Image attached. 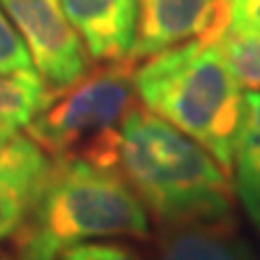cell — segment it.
<instances>
[{
    "mask_svg": "<svg viewBox=\"0 0 260 260\" xmlns=\"http://www.w3.org/2000/svg\"><path fill=\"white\" fill-rule=\"evenodd\" d=\"M234 169V193L260 232V150L237 154Z\"/></svg>",
    "mask_w": 260,
    "mask_h": 260,
    "instance_id": "7c38bea8",
    "label": "cell"
},
{
    "mask_svg": "<svg viewBox=\"0 0 260 260\" xmlns=\"http://www.w3.org/2000/svg\"><path fill=\"white\" fill-rule=\"evenodd\" d=\"M135 65L124 59L89 68L74 85L50 93L26 135L52 160L83 158L115 169L121 121L139 104Z\"/></svg>",
    "mask_w": 260,
    "mask_h": 260,
    "instance_id": "277c9868",
    "label": "cell"
},
{
    "mask_svg": "<svg viewBox=\"0 0 260 260\" xmlns=\"http://www.w3.org/2000/svg\"><path fill=\"white\" fill-rule=\"evenodd\" d=\"M48 98L50 91L39 74H0V124L26 128Z\"/></svg>",
    "mask_w": 260,
    "mask_h": 260,
    "instance_id": "30bf717a",
    "label": "cell"
},
{
    "mask_svg": "<svg viewBox=\"0 0 260 260\" xmlns=\"http://www.w3.org/2000/svg\"><path fill=\"white\" fill-rule=\"evenodd\" d=\"M241 89L260 91V37L223 28L215 39Z\"/></svg>",
    "mask_w": 260,
    "mask_h": 260,
    "instance_id": "8fae6325",
    "label": "cell"
},
{
    "mask_svg": "<svg viewBox=\"0 0 260 260\" xmlns=\"http://www.w3.org/2000/svg\"><path fill=\"white\" fill-rule=\"evenodd\" d=\"M70 22L98 63L130 59L139 0H61Z\"/></svg>",
    "mask_w": 260,
    "mask_h": 260,
    "instance_id": "52a82bcc",
    "label": "cell"
},
{
    "mask_svg": "<svg viewBox=\"0 0 260 260\" xmlns=\"http://www.w3.org/2000/svg\"><path fill=\"white\" fill-rule=\"evenodd\" d=\"M0 74H37L26 44L0 7Z\"/></svg>",
    "mask_w": 260,
    "mask_h": 260,
    "instance_id": "4fadbf2b",
    "label": "cell"
},
{
    "mask_svg": "<svg viewBox=\"0 0 260 260\" xmlns=\"http://www.w3.org/2000/svg\"><path fill=\"white\" fill-rule=\"evenodd\" d=\"M52 158L20 128L0 124V180L11 186L28 213L50 176Z\"/></svg>",
    "mask_w": 260,
    "mask_h": 260,
    "instance_id": "9c48e42d",
    "label": "cell"
},
{
    "mask_svg": "<svg viewBox=\"0 0 260 260\" xmlns=\"http://www.w3.org/2000/svg\"><path fill=\"white\" fill-rule=\"evenodd\" d=\"M225 28L260 37V0H219Z\"/></svg>",
    "mask_w": 260,
    "mask_h": 260,
    "instance_id": "2e32d148",
    "label": "cell"
},
{
    "mask_svg": "<svg viewBox=\"0 0 260 260\" xmlns=\"http://www.w3.org/2000/svg\"><path fill=\"white\" fill-rule=\"evenodd\" d=\"M156 260H258L232 217L162 228Z\"/></svg>",
    "mask_w": 260,
    "mask_h": 260,
    "instance_id": "ba28073f",
    "label": "cell"
},
{
    "mask_svg": "<svg viewBox=\"0 0 260 260\" xmlns=\"http://www.w3.org/2000/svg\"><path fill=\"white\" fill-rule=\"evenodd\" d=\"M0 7L26 44L50 93L74 85L91 68V54L61 0H0Z\"/></svg>",
    "mask_w": 260,
    "mask_h": 260,
    "instance_id": "5b68a950",
    "label": "cell"
},
{
    "mask_svg": "<svg viewBox=\"0 0 260 260\" xmlns=\"http://www.w3.org/2000/svg\"><path fill=\"white\" fill-rule=\"evenodd\" d=\"M28 219V208L11 186L0 180V243L15 239Z\"/></svg>",
    "mask_w": 260,
    "mask_h": 260,
    "instance_id": "9a60e30c",
    "label": "cell"
},
{
    "mask_svg": "<svg viewBox=\"0 0 260 260\" xmlns=\"http://www.w3.org/2000/svg\"><path fill=\"white\" fill-rule=\"evenodd\" d=\"M59 260H141L135 247L124 243H78L61 251Z\"/></svg>",
    "mask_w": 260,
    "mask_h": 260,
    "instance_id": "5bb4252c",
    "label": "cell"
},
{
    "mask_svg": "<svg viewBox=\"0 0 260 260\" xmlns=\"http://www.w3.org/2000/svg\"><path fill=\"white\" fill-rule=\"evenodd\" d=\"M115 169L160 228L232 217L230 174L198 141L143 104L121 121Z\"/></svg>",
    "mask_w": 260,
    "mask_h": 260,
    "instance_id": "6da1fadb",
    "label": "cell"
},
{
    "mask_svg": "<svg viewBox=\"0 0 260 260\" xmlns=\"http://www.w3.org/2000/svg\"><path fill=\"white\" fill-rule=\"evenodd\" d=\"M0 260H15L11 254H7V251H3V249H0Z\"/></svg>",
    "mask_w": 260,
    "mask_h": 260,
    "instance_id": "d6986e66",
    "label": "cell"
},
{
    "mask_svg": "<svg viewBox=\"0 0 260 260\" xmlns=\"http://www.w3.org/2000/svg\"><path fill=\"white\" fill-rule=\"evenodd\" d=\"M15 260H59V256L48 254L32 245H15Z\"/></svg>",
    "mask_w": 260,
    "mask_h": 260,
    "instance_id": "ac0fdd59",
    "label": "cell"
},
{
    "mask_svg": "<svg viewBox=\"0 0 260 260\" xmlns=\"http://www.w3.org/2000/svg\"><path fill=\"white\" fill-rule=\"evenodd\" d=\"M223 28L225 18L219 0H139L130 59L139 63L195 37L215 39Z\"/></svg>",
    "mask_w": 260,
    "mask_h": 260,
    "instance_id": "8992f818",
    "label": "cell"
},
{
    "mask_svg": "<svg viewBox=\"0 0 260 260\" xmlns=\"http://www.w3.org/2000/svg\"><path fill=\"white\" fill-rule=\"evenodd\" d=\"M139 102L198 141L228 174L234 169L243 128V89L215 42H191L135 65Z\"/></svg>",
    "mask_w": 260,
    "mask_h": 260,
    "instance_id": "7a4b0ae2",
    "label": "cell"
},
{
    "mask_svg": "<svg viewBox=\"0 0 260 260\" xmlns=\"http://www.w3.org/2000/svg\"><path fill=\"white\" fill-rule=\"evenodd\" d=\"M150 239V215L117 169L83 158L52 160L50 176L15 243L61 256L78 243Z\"/></svg>",
    "mask_w": 260,
    "mask_h": 260,
    "instance_id": "3957f363",
    "label": "cell"
},
{
    "mask_svg": "<svg viewBox=\"0 0 260 260\" xmlns=\"http://www.w3.org/2000/svg\"><path fill=\"white\" fill-rule=\"evenodd\" d=\"M243 102H245V111H243V128L237 154L260 150V91L243 93Z\"/></svg>",
    "mask_w": 260,
    "mask_h": 260,
    "instance_id": "e0dca14e",
    "label": "cell"
}]
</instances>
